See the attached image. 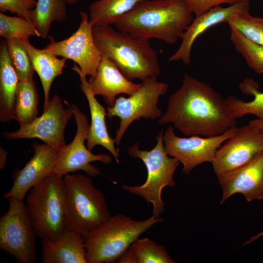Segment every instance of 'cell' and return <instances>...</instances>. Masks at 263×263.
I'll return each mask as SVG.
<instances>
[{
    "label": "cell",
    "mask_w": 263,
    "mask_h": 263,
    "mask_svg": "<svg viewBox=\"0 0 263 263\" xmlns=\"http://www.w3.org/2000/svg\"><path fill=\"white\" fill-rule=\"evenodd\" d=\"M159 124H172L187 136L221 135L236 126L225 99L208 84L186 73L180 87L169 98Z\"/></svg>",
    "instance_id": "6da1fadb"
},
{
    "label": "cell",
    "mask_w": 263,
    "mask_h": 263,
    "mask_svg": "<svg viewBox=\"0 0 263 263\" xmlns=\"http://www.w3.org/2000/svg\"><path fill=\"white\" fill-rule=\"evenodd\" d=\"M193 19L184 0H143L113 25L120 31L149 40L174 44Z\"/></svg>",
    "instance_id": "7a4b0ae2"
},
{
    "label": "cell",
    "mask_w": 263,
    "mask_h": 263,
    "mask_svg": "<svg viewBox=\"0 0 263 263\" xmlns=\"http://www.w3.org/2000/svg\"><path fill=\"white\" fill-rule=\"evenodd\" d=\"M92 31L101 56L112 61L130 80L160 75L158 56L149 40L111 25H93Z\"/></svg>",
    "instance_id": "3957f363"
},
{
    "label": "cell",
    "mask_w": 263,
    "mask_h": 263,
    "mask_svg": "<svg viewBox=\"0 0 263 263\" xmlns=\"http://www.w3.org/2000/svg\"><path fill=\"white\" fill-rule=\"evenodd\" d=\"M163 219L153 215L136 221L117 213L83 236L87 263H116L144 232Z\"/></svg>",
    "instance_id": "277c9868"
},
{
    "label": "cell",
    "mask_w": 263,
    "mask_h": 263,
    "mask_svg": "<svg viewBox=\"0 0 263 263\" xmlns=\"http://www.w3.org/2000/svg\"><path fill=\"white\" fill-rule=\"evenodd\" d=\"M63 179L67 229L84 236L111 218L105 196L90 176L68 173Z\"/></svg>",
    "instance_id": "5b68a950"
},
{
    "label": "cell",
    "mask_w": 263,
    "mask_h": 263,
    "mask_svg": "<svg viewBox=\"0 0 263 263\" xmlns=\"http://www.w3.org/2000/svg\"><path fill=\"white\" fill-rule=\"evenodd\" d=\"M26 206L36 235L41 240L56 239L67 229L63 176L53 173L34 186Z\"/></svg>",
    "instance_id": "8992f818"
},
{
    "label": "cell",
    "mask_w": 263,
    "mask_h": 263,
    "mask_svg": "<svg viewBox=\"0 0 263 263\" xmlns=\"http://www.w3.org/2000/svg\"><path fill=\"white\" fill-rule=\"evenodd\" d=\"M163 129L155 137L157 143L150 150L139 149L138 143H135L128 150L129 155L140 159L147 170L145 182L138 186L122 185V188L130 193L143 198L153 206L152 214L156 218L164 211V203L162 199V191L166 187H174L175 183L173 174L180 164L175 158L170 156L165 149Z\"/></svg>",
    "instance_id": "52a82bcc"
},
{
    "label": "cell",
    "mask_w": 263,
    "mask_h": 263,
    "mask_svg": "<svg viewBox=\"0 0 263 263\" xmlns=\"http://www.w3.org/2000/svg\"><path fill=\"white\" fill-rule=\"evenodd\" d=\"M157 77H150L142 80L138 90L126 98H116L114 105L108 107L107 116L112 120L115 116L120 119L119 127L115 132V144L119 146L129 126L141 118L154 120L162 116L157 107L161 96L165 94L168 84L159 82Z\"/></svg>",
    "instance_id": "ba28073f"
},
{
    "label": "cell",
    "mask_w": 263,
    "mask_h": 263,
    "mask_svg": "<svg viewBox=\"0 0 263 263\" xmlns=\"http://www.w3.org/2000/svg\"><path fill=\"white\" fill-rule=\"evenodd\" d=\"M8 209L0 218V248L19 263L36 262V234L23 200L6 198Z\"/></svg>",
    "instance_id": "9c48e42d"
},
{
    "label": "cell",
    "mask_w": 263,
    "mask_h": 263,
    "mask_svg": "<svg viewBox=\"0 0 263 263\" xmlns=\"http://www.w3.org/2000/svg\"><path fill=\"white\" fill-rule=\"evenodd\" d=\"M80 16L79 26L71 36L58 41L49 36V43L44 48L57 56L72 60L75 62L72 68L74 71L93 77L102 56L94 42L89 15L81 11Z\"/></svg>",
    "instance_id": "30bf717a"
},
{
    "label": "cell",
    "mask_w": 263,
    "mask_h": 263,
    "mask_svg": "<svg viewBox=\"0 0 263 263\" xmlns=\"http://www.w3.org/2000/svg\"><path fill=\"white\" fill-rule=\"evenodd\" d=\"M238 128L233 126L215 136L181 137L175 134V128L169 125L163 134L165 149L169 156L183 164L182 172L188 174L197 166L205 162L211 163L217 150L235 133Z\"/></svg>",
    "instance_id": "8fae6325"
},
{
    "label": "cell",
    "mask_w": 263,
    "mask_h": 263,
    "mask_svg": "<svg viewBox=\"0 0 263 263\" xmlns=\"http://www.w3.org/2000/svg\"><path fill=\"white\" fill-rule=\"evenodd\" d=\"M64 102L73 112L77 130L72 142L60 150L53 173L63 177L81 170L91 177H95L100 174V169L90 163L100 161L108 164L112 162V157L106 154H93L85 146L90 126L87 117L76 105H70L66 100Z\"/></svg>",
    "instance_id": "7c38bea8"
},
{
    "label": "cell",
    "mask_w": 263,
    "mask_h": 263,
    "mask_svg": "<svg viewBox=\"0 0 263 263\" xmlns=\"http://www.w3.org/2000/svg\"><path fill=\"white\" fill-rule=\"evenodd\" d=\"M74 116L72 109H64L62 100L55 94L43 108L42 114L28 124L19 125L14 132L2 133L8 140L37 138L45 144L60 150L65 145L64 131L69 121Z\"/></svg>",
    "instance_id": "4fadbf2b"
},
{
    "label": "cell",
    "mask_w": 263,
    "mask_h": 263,
    "mask_svg": "<svg viewBox=\"0 0 263 263\" xmlns=\"http://www.w3.org/2000/svg\"><path fill=\"white\" fill-rule=\"evenodd\" d=\"M263 151V130L249 124L235 133L217 150L211 164L219 178L249 163Z\"/></svg>",
    "instance_id": "5bb4252c"
},
{
    "label": "cell",
    "mask_w": 263,
    "mask_h": 263,
    "mask_svg": "<svg viewBox=\"0 0 263 263\" xmlns=\"http://www.w3.org/2000/svg\"><path fill=\"white\" fill-rule=\"evenodd\" d=\"M34 155L23 169L13 174V186L3 197L23 200L34 186L54 172L60 150L46 144L35 143Z\"/></svg>",
    "instance_id": "9a60e30c"
},
{
    "label": "cell",
    "mask_w": 263,
    "mask_h": 263,
    "mask_svg": "<svg viewBox=\"0 0 263 263\" xmlns=\"http://www.w3.org/2000/svg\"><path fill=\"white\" fill-rule=\"evenodd\" d=\"M218 179L223 191L221 204L236 193H241L248 202L263 199V151L246 165Z\"/></svg>",
    "instance_id": "2e32d148"
},
{
    "label": "cell",
    "mask_w": 263,
    "mask_h": 263,
    "mask_svg": "<svg viewBox=\"0 0 263 263\" xmlns=\"http://www.w3.org/2000/svg\"><path fill=\"white\" fill-rule=\"evenodd\" d=\"M245 9H250L249 0L226 7L217 6L195 16L182 35L179 48L169 57V61H182L185 65H188L191 60L192 46L200 35L212 26L221 22L226 23L233 15Z\"/></svg>",
    "instance_id": "e0dca14e"
},
{
    "label": "cell",
    "mask_w": 263,
    "mask_h": 263,
    "mask_svg": "<svg viewBox=\"0 0 263 263\" xmlns=\"http://www.w3.org/2000/svg\"><path fill=\"white\" fill-rule=\"evenodd\" d=\"M88 81L94 94L102 96L110 107L114 105L117 95L124 94L130 96L140 86V83L128 79L112 61L102 56L95 75L90 77Z\"/></svg>",
    "instance_id": "ac0fdd59"
},
{
    "label": "cell",
    "mask_w": 263,
    "mask_h": 263,
    "mask_svg": "<svg viewBox=\"0 0 263 263\" xmlns=\"http://www.w3.org/2000/svg\"><path fill=\"white\" fill-rule=\"evenodd\" d=\"M42 263H87L83 236L66 229L54 240H42Z\"/></svg>",
    "instance_id": "d6986e66"
},
{
    "label": "cell",
    "mask_w": 263,
    "mask_h": 263,
    "mask_svg": "<svg viewBox=\"0 0 263 263\" xmlns=\"http://www.w3.org/2000/svg\"><path fill=\"white\" fill-rule=\"evenodd\" d=\"M75 72L79 76L81 89L87 99L91 114V123L86 139L87 147L92 151L95 146H102L112 154L117 163H119V153L115 148L114 139L110 136L106 126L107 112L91 91L87 76L78 71Z\"/></svg>",
    "instance_id": "ffe728a7"
},
{
    "label": "cell",
    "mask_w": 263,
    "mask_h": 263,
    "mask_svg": "<svg viewBox=\"0 0 263 263\" xmlns=\"http://www.w3.org/2000/svg\"><path fill=\"white\" fill-rule=\"evenodd\" d=\"M30 58L33 67L38 74L44 92L45 108L50 101L51 86L54 79L60 75L67 60L58 58L46 49H39L33 46L28 39H21Z\"/></svg>",
    "instance_id": "44dd1931"
},
{
    "label": "cell",
    "mask_w": 263,
    "mask_h": 263,
    "mask_svg": "<svg viewBox=\"0 0 263 263\" xmlns=\"http://www.w3.org/2000/svg\"><path fill=\"white\" fill-rule=\"evenodd\" d=\"M19 82L10 61L5 41L0 45V120H14L16 94Z\"/></svg>",
    "instance_id": "7402d4cb"
},
{
    "label": "cell",
    "mask_w": 263,
    "mask_h": 263,
    "mask_svg": "<svg viewBox=\"0 0 263 263\" xmlns=\"http://www.w3.org/2000/svg\"><path fill=\"white\" fill-rule=\"evenodd\" d=\"M239 87L243 94L253 95L254 98L246 102L234 96H228L225 100L230 114L236 119L248 114L263 118V92L259 91L258 83L252 78H246Z\"/></svg>",
    "instance_id": "603a6c76"
},
{
    "label": "cell",
    "mask_w": 263,
    "mask_h": 263,
    "mask_svg": "<svg viewBox=\"0 0 263 263\" xmlns=\"http://www.w3.org/2000/svg\"><path fill=\"white\" fill-rule=\"evenodd\" d=\"M66 2L64 0H37L31 11V22L40 38H48L51 24L54 21L62 22L66 18Z\"/></svg>",
    "instance_id": "cb8c5ba5"
},
{
    "label": "cell",
    "mask_w": 263,
    "mask_h": 263,
    "mask_svg": "<svg viewBox=\"0 0 263 263\" xmlns=\"http://www.w3.org/2000/svg\"><path fill=\"white\" fill-rule=\"evenodd\" d=\"M143 0H96L89 7L93 25H111Z\"/></svg>",
    "instance_id": "d4e9b609"
},
{
    "label": "cell",
    "mask_w": 263,
    "mask_h": 263,
    "mask_svg": "<svg viewBox=\"0 0 263 263\" xmlns=\"http://www.w3.org/2000/svg\"><path fill=\"white\" fill-rule=\"evenodd\" d=\"M38 97L33 79L19 81L16 94L14 120L19 125L30 124L38 117Z\"/></svg>",
    "instance_id": "484cf974"
},
{
    "label": "cell",
    "mask_w": 263,
    "mask_h": 263,
    "mask_svg": "<svg viewBox=\"0 0 263 263\" xmlns=\"http://www.w3.org/2000/svg\"><path fill=\"white\" fill-rule=\"evenodd\" d=\"M230 28V39L236 50L256 73L263 74V46L245 38L235 28Z\"/></svg>",
    "instance_id": "4316f807"
},
{
    "label": "cell",
    "mask_w": 263,
    "mask_h": 263,
    "mask_svg": "<svg viewBox=\"0 0 263 263\" xmlns=\"http://www.w3.org/2000/svg\"><path fill=\"white\" fill-rule=\"evenodd\" d=\"M249 9L237 12L226 23L248 40L263 46V18L252 16L249 13Z\"/></svg>",
    "instance_id": "83f0119b"
},
{
    "label": "cell",
    "mask_w": 263,
    "mask_h": 263,
    "mask_svg": "<svg viewBox=\"0 0 263 263\" xmlns=\"http://www.w3.org/2000/svg\"><path fill=\"white\" fill-rule=\"evenodd\" d=\"M9 56L19 81L33 79L35 72L28 52L21 39L12 38L5 40Z\"/></svg>",
    "instance_id": "f1b7e54d"
},
{
    "label": "cell",
    "mask_w": 263,
    "mask_h": 263,
    "mask_svg": "<svg viewBox=\"0 0 263 263\" xmlns=\"http://www.w3.org/2000/svg\"><path fill=\"white\" fill-rule=\"evenodd\" d=\"M0 36L6 39H28L31 36L40 37V34L26 19L20 17H11L0 13Z\"/></svg>",
    "instance_id": "f546056e"
},
{
    "label": "cell",
    "mask_w": 263,
    "mask_h": 263,
    "mask_svg": "<svg viewBox=\"0 0 263 263\" xmlns=\"http://www.w3.org/2000/svg\"><path fill=\"white\" fill-rule=\"evenodd\" d=\"M137 263H173L164 246L145 238L137 239L131 245Z\"/></svg>",
    "instance_id": "4dcf8cb0"
},
{
    "label": "cell",
    "mask_w": 263,
    "mask_h": 263,
    "mask_svg": "<svg viewBox=\"0 0 263 263\" xmlns=\"http://www.w3.org/2000/svg\"><path fill=\"white\" fill-rule=\"evenodd\" d=\"M36 4V0H0V11L16 14L31 22V11Z\"/></svg>",
    "instance_id": "1f68e13d"
},
{
    "label": "cell",
    "mask_w": 263,
    "mask_h": 263,
    "mask_svg": "<svg viewBox=\"0 0 263 263\" xmlns=\"http://www.w3.org/2000/svg\"><path fill=\"white\" fill-rule=\"evenodd\" d=\"M195 16L202 14L210 9L222 4L233 5L245 0H184Z\"/></svg>",
    "instance_id": "d6a6232c"
},
{
    "label": "cell",
    "mask_w": 263,
    "mask_h": 263,
    "mask_svg": "<svg viewBox=\"0 0 263 263\" xmlns=\"http://www.w3.org/2000/svg\"><path fill=\"white\" fill-rule=\"evenodd\" d=\"M116 263H137L133 250L130 246L128 249L119 258Z\"/></svg>",
    "instance_id": "836d02e7"
},
{
    "label": "cell",
    "mask_w": 263,
    "mask_h": 263,
    "mask_svg": "<svg viewBox=\"0 0 263 263\" xmlns=\"http://www.w3.org/2000/svg\"><path fill=\"white\" fill-rule=\"evenodd\" d=\"M7 158V152L2 147H0V169L5 168Z\"/></svg>",
    "instance_id": "e575fe53"
},
{
    "label": "cell",
    "mask_w": 263,
    "mask_h": 263,
    "mask_svg": "<svg viewBox=\"0 0 263 263\" xmlns=\"http://www.w3.org/2000/svg\"><path fill=\"white\" fill-rule=\"evenodd\" d=\"M249 125L263 130V118H257L249 122Z\"/></svg>",
    "instance_id": "d590c367"
},
{
    "label": "cell",
    "mask_w": 263,
    "mask_h": 263,
    "mask_svg": "<svg viewBox=\"0 0 263 263\" xmlns=\"http://www.w3.org/2000/svg\"><path fill=\"white\" fill-rule=\"evenodd\" d=\"M263 236V231L261 232L258 233L257 235H255L253 237H252L250 240H249L247 242H246L244 244H249L251 242H253L255 240H257L258 238H259L260 237Z\"/></svg>",
    "instance_id": "8d00e7d4"
},
{
    "label": "cell",
    "mask_w": 263,
    "mask_h": 263,
    "mask_svg": "<svg viewBox=\"0 0 263 263\" xmlns=\"http://www.w3.org/2000/svg\"><path fill=\"white\" fill-rule=\"evenodd\" d=\"M64 0L66 2V3L72 4H75L76 3L78 0Z\"/></svg>",
    "instance_id": "74e56055"
}]
</instances>
